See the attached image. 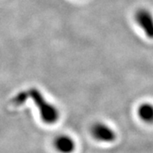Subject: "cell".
Wrapping results in <instances>:
<instances>
[{
    "mask_svg": "<svg viewBox=\"0 0 153 153\" xmlns=\"http://www.w3.org/2000/svg\"><path fill=\"white\" fill-rule=\"evenodd\" d=\"M89 134L95 141L111 144L117 140V132L104 122H95L89 128Z\"/></svg>",
    "mask_w": 153,
    "mask_h": 153,
    "instance_id": "cell-2",
    "label": "cell"
},
{
    "mask_svg": "<svg viewBox=\"0 0 153 153\" xmlns=\"http://www.w3.org/2000/svg\"><path fill=\"white\" fill-rule=\"evenodd\" d=\"M52 148L56 153H74L76 143L75 139L68 134H59L52 140Z\"/></svg>",
    "mask_w": 153,
    "mask_h": 153,
    "instance_id": "cell-3",
    "label": "cell"
},
{
    "mask_svg": "<svg viewBox=\"0 0 153 153\" xmlns=\"http://www.w3.org/2000/svg\"><path fill=\"white\" fill-rule=\"evenodd\" d=\"M27 94L36 105L39 119L44 125L53 126L60 121V112L59 108L49 102L42 93L33 88L27 91Z\"/></svg>",
    "mask_w": 153,
    "mask_h": 153,
    "instance_id": "cell-1",
    "label": "cell"
},
{
    "mask_svg": "<svg viewBox=\"0 0 153 153\" xmlns=\"http://www.w3.org/2000/svg\"><path fill=\"white\" fill-rule=\"evenodd\" d=\"M137 116L143 123L147 124H152L153 104L150 102L141 103L137 108Z\"/></svg>",
    "mask_w": 153,
    "mask_h": 153,
    "instance_id": "cell-5",
    "label": "cell"
},
{
    "mask_svg": "<svg viewBox=\"0 0 153 153\" xmlns=\"http://www.w3.org/2000/svg\"><path fill=\"white\" fill-rule=\"evenodd\" d=\"M134 19L139 27L149 38L153 39V16L146 9H140L134 15Z\"/></svg>",
    "mask_w": 153,
    "mask_h": 153,
    "instance_id": "cell-4",
    "label": "cell"
}]
</instances>
